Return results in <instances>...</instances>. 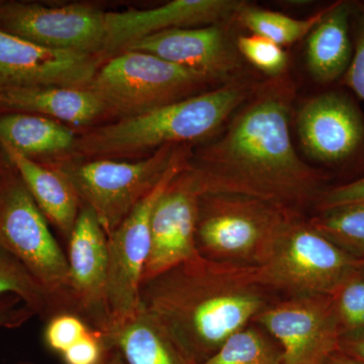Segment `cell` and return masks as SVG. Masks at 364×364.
<instances>
[{
    "label": "cell",
    "mask_w": 364,
    "mask_h": 364,
    "mask_svg": "<svg viewBox=\"0 0 364 364\" xmlns=\"http://www.w3.org/2000/svg\"><path fill=\"white\" fill-rule=\"evenodd\" d=\"M349 16L348 4H332L308 36L306 64L318 82L336 80L348 69L353 55L349 37Z\"/></svg>",
    "instance_id": "21"
},
{
    "label": "cell",
    "mask_w": 364,
    "mask_h": 364,
    "mask_svg": "<svg viewBox=\"0 0 364 364\" xmlns=\"http://www.w3.org/2000/svg\"><path fill=\"white\" fill-rule=\"evenodd\" d=\"M310 224L355 259L364 261V205H352L320 213Z\"/></svg>",
    "instance_id": "26"
},
{
    "label": "cell",
    "mask_w": 364,
    "mask_h": 364,
    "mask_svg": "<svg viewBox=\"0 0 364 364\" xmlns=\"http://www.w3.org/2000/svg\"><path fill=\"white\" fill-rule=\"evenodd\" d=\"M91 329L92 327L77 314L60 312L46 321L43 339L47 348L60 356L82 339Z\"/></svg>",
    "instance_id": "28"
},
{
    "label": "cell",
    "mask_w": 364,
    "mask_h": 364,
    "mask_svg": "<svg viewBox=\"0 0 364 364\" xmlns=\"http://www.w3.org/2000/svg\"><path fill=\"white\" fill-rule=\"evenodd\" d=\"M186 166V160L178 155L159 183L107 237V305L111 321L109 330L126 322L138 312L144 270L150 252L153 208L167 186Z\"/></svg>",
    "instance_id": "9"
},
{
    "label": "cell",
    "mask_w": 364,
    "mask_h": 364,
    "mask_svg": "<svg viewBox=\"0 0 364 364\" xmlns=\"http://www.w3.org/2000/svg\"><path fill=\"white\" fill-rule=\"evenodd\" d=\"M330 296L341 339L364 337V264L349 272Z\"/></svg>",
    "instance_id": "27"
},
{
    "label": "cell",
    "mask_w": 364,
    "mask_h": 364,
    "mask_svg": "<svg viewBox=\"0 0 364 364\" xmlns=\"http://www.w3.org/2000/svg\"><path fill=\"white\" fill-rule=\"evenodd\" d=\"M67 243L71 312L107 333L111 328L107 305L109 240L91 208L81 205Z\"/></svg>",
    "instance_id": "12"
},
{
    "label": "cell",
    "mask_w": 364,
    "mask_h": 364,
    "mask_svg": "<svg viewBox=\"0 0 364 364\" xmlns=\"http://www.w3.org/2000/svg\"><path fill=\"white\" fill-rule=\"evenodd\" d=\"M294 86L274 77L253 90L224 135L186 164L200 196H246L301 215L326 176L299 158L289 133Z\"/></svg>",
    "instance_id": "1"
},
{
    "label": "cell",
    "mask_w": 364,
    "mask_h": 364,
    "mask_svg": "<svg viewBox=\"0 0 364 364\" xmlns=\"http://www.w3.org/2000/svg\"><path fill=\"white\" fill-rule=\"evenodd\" d=\"M253 90L246 83L229 81L208 92L91 129L76 136L70 152L82 158L80 161L116 160L198 140L222 126Z\"/></svg>",
    "instance_id": "3"
},
{
    "label": "cell",
    "mask_w": 364,
    "mask_h": 364,
    "mask_svg": "<svg viewBox=\"0 0 364 364\" xmlns=\"http://www.w3.org/2000/svg\"><path fill=\"white\" fill-rule=\"evenodd\" d=\"M6 294L18 296L35 316L45 322L55 314L66 312L58 299L0 243V296Z\"/></svg>",
    "instance_id": "23"
},
{
    "label": "cell",
    "mask_w": 364,
    "mask_h": 364,
    "mask_svg": "<svg viewBox=\"0 0 364 364\" xmlns=\"http://www.w3.org/2000/svg\"><path fill=\"white\" fill-rule=\"evenodd\" d=\"M0 243L71 312L66 253L14 167L0 171Z\"/></svg>",
    "instance_id": "7"
},
{
    "label": "cell",
    "mask_w": 364,
    "mask_h": 364,
    "mask_svg": "<svg viewBox=\"0 0 364 364\" xmlns=\"http://www.w3.org/2000/svg\"><path fill=\"white\" fill-rule=\"evenodd\" d=\"M352 205H364V176L348 183L326 188L315 208L323 213Z\"/></svg>",
    "instance_id": "31"
},
{
    "label": "cell",
    "mask_w": 364,
    "mask_h": 364,
    "mask_svg": "<svg viewBox=\"0 0 364 364\" xmlns=\"http://www.w3.org/2000/svg\"><path fill=\"white\" fill-rule=\"evenodd\" d=\"M323 364H363L359 363L356 359L352 358L351 356L347 355L343 352L337 350L332 353Z\"/></svg>",
    "instance_id": "35"
},
{
    "label": "cell",
    "mask_w": 364,
    "mask_h": 364,
    "mask_svg": "<svg viewBox=\"0 0 364 364\" xmlns=\"http://www.w3.org/2000/svg\"><path fill=\"white\" fill-rule=\"evenodd\" d=\"M100 67L95 55L47 49L0 31V90L87 88Z\"/></svg>",
    "instance_id": "13"
},
{
    "label": "cell",
    "mask_w": 364,
    "mask_h": 364,
    "mask_svg": "<svg viewBox=\"0 0 364 364\" xmlns=\"http://www.w3.org/2000/svg\"><path fill=\"white\" fill-rule=\"evenodd\" d=\"M104 335L107 346L119 351L128 364H191L168 333L141 308Z\"/></svg>",
    "instance_id": "20"
},
{
    "label": "cell",
    "mask_w": 364,
    "mask_h": 364,
    "mask_svg": "<svg viewBox=\"0 0 364 364\" xmlns=\"http://www.w3.org/2000/svg\"><path fill=\"white\" fill-rule=\"evenodd\" d=\"M202 364H284L279 345L250 325L232 335Z\"/></svg>",
    "instance_id": "25"
},
{
    "label": "cell",
    "mask_w": 364,
    "mask_h": 364,
    "mask_svg": "<svg viewBox=\"0 0 364 364\" xmlns=\"http://www.w3.org/2000/svg\"><path fill=\"white\" fill-rule=\"evenodd\" d=\"M0 145L46 219L68 240L81 208L70 182L53 167L23 156L4 144Z\"/></svg>",
    "instance_id": "19"
},
{
    "label": "cell",
    "mask_w": 364,
    "mask_h": 364,
    "mask_svg": "<svg viewBox=\"0 0 364 364\" xmlns=\"http://www.w3.org/2000/svg\"><path fill=\"white\" fill-rule=\"evenodd\" d=\"M104 333L91 329L82 339L74 344L60 358L63 364H100L109 353Z\"/></svg>",
    "instance_id": "30"
},
{
    "label": "cell",
    "mask_w": 364,
    "mask_h": 364,
    "mask_svg": "<svg viewBox=\"0 0 364 364\" xmlns=\"http://www.w3.org/2000/svg\"><path fill=\"white\" fill-rule=\"evenodd\" d=\"M301 215L240 196L200 198L196 244L202 257L258 267L272 254L280 236Z\"/></svg>",
    "instance_id": "4"
},
{
    "label": "cell",
    "mask_w": 364,
    "mask_h": 364,
    "mask_svg": "<svg viewBox=\"0 0 364 364\" xmlns=\"http://www.w3.org/2000/svg\"><path fill=\"white\" fill-rule=\"evenodd\" d=\"M178 155L176 146H165L139 161L86 160L53 168L70 182L81 205L93 210L109 237L159 183Z\"/></svg>",
    "instance_id": "6"
},
{
    "label": "cell",
    "mask_w": 364,
    "mask_h": 364,
    "mask_svg": "<svg viewBox=\"0 0 364 364\" xmlns=\"http://www.w3.org/2000/svg\"><path fill=\"white\" fill-rule=\"evenodd\" d=\"M237 47L242 56L267 75L277 77L287 66V55L280 46L260 36H241Z\"/></svg>",
    "instance_id": "29"
},
{
    "label": "cell",
    "mask_w": 364,
    "mask_h": 364,
    "mask_svg": "<svg viewBox=\"0 0 364 364\" xmlns=\"http://www.w3.org/2000/svg\"><path fill=\"white\" fill-rule=\"evenodd\" d=\"M0 109L39 114L60 123L83 126L107 112V107L88 88L48 87L0 90Z\"/></svg>",
    "instance_id": "18"
},
{
    "label": "cell",
    "mask_w": 364,
    "mask_h": 364,
    "mask_svg": "<svg viewBox=\"0 0 364 364\" xmlns=\"http://www.w3.org/2000/svg\"><path fill=\"white\" fill-rule=\"evenodd\" d=\"M243 6L237 0H174L155 9L105 13L104 54L123 52L144 38L172 28L218 25Z\"/></svg>",
    "instance_id": "15"
},
{
    "label": "cell",
    "mask_w": 364,
    "mask_h": 364,
    "mask_svg": "<svg viewBox=\"0 0 364 364\" xmlns=\"http://www.w3.org/2000/svg\"><path fill=\"white\" fill-rule=\"evenodd\" d=\"M364 264L301 218L289 223L267 260L255 267L268 291L289 296L332 294L354 268Z\"/></svg>",
    "instance_id": "8"
},
{
    "label": "cell",
    "mask_w": 364,
    "mask_h": 364,
    "mask_svg": "<svg viewBox=\"0 0 364 364\" xmlns=\"http://www.w3.org/2000/svg\"><path fill=\"white\" fill-rule=\"evenodd\" d=\"M124 51L148 53L176 65L203 72L220 81H229L228 77L240 68L238 57L219 23L154 33L129 46Z\"/></svg>",
    "instance_id": "17"
},
{
    "label": "cell",
    "mask_w": 364,
    "mask_h": 364,
    "mask_svg": "<svg viewBox=\"0 0 364 364\" xmlns=\"http://www.w3.org/2000/svg\"><path fill=\"white\" fill-rule=\"evenodd\" d=\"M75 139L71 129L49 117L23 112L0 114V143L35 161L71 151Z\"/></svg>",
    "instance_id": "22"
},
{
    "label": "cell",
    "mask_w": 364,
    "mask_h": 364,
    "mask_svg": "<svg viewBox=\"0 0 364 364\" xmlns=\"http://www.w3.org/2000/svg\"><path fill=\"white\" fill-rule=\"evenodd\" d=\"M298 134L309 156L317 161H343L358 151L364 138L360 114L350 100L338 92L312 98L299 112Z\"/></svg>",
    "instance_id": "16"
},
{
    "label": "cell",
    "mask_w": 364,
    "mask_h": 364,
    "mask_svg": "<svg viewBox=\"0 0 364 364\" xmlns=\"http://www.w3.org/2000/svg\"><path fill=\"white\" fill-rule=\"evenodd\" d=\"M255 267L196 256L143 282L140 305L191 364H202L270 303Z\"/></svg>",
    "instance_id": "2"
},
{
    "label": "cell",
    "mask_w": 364,
    "mask_h": 364,
    "mask_svg": "<svg viewBox=\"0 0 364 364\" xmlns=\"http://www.w3.org/2000/svg\"><path fill=\"white\" fill-rule=\"evenodd\" d=\"M100 364H128L124 360L123 355L116 349H109V353L107 354L104 360Z\"/></svg>",
    "instance_id": "36"
},
{
    "label": "cell",
    "mask_w": 364,
    "mask_h": 364,
    "mask_svg": "<svg viewBox=\"0 0 364 364\" xmlns=\"http://www.w3.org/2000/svg\"><path fill=\"white\" fill-rule=\"evenodd\" d=\"M345 82L364 102V9L359 18L355 50L345 74Z\"/></svg>",
    "instance_id": "32"
},
{
    "label": "cell",
    "mask_w": 364,
    "mask_h": 364,
    "mask_svg": "<svg viewBox=\"0 0 364 364\" xmlns=\"http://www.w3.org/2000/svg\"><path fill=\"white\" fill-rule=\"evenodd\" d=\"M217 81L148 53L124 51L100 67L87 88L107 112L130 117L193 97L191 93Z\"/></svg>",
    "instance_id": "5"
},
{
    "label": "cell",
    "mask_w": 364,
    "mask_h": 364,
    "mask_svg": "<svg viewBox=\"0 0 364 364\" xmlns=\"http://www.w3.org/2000/svg\"><path fill=\"white\" fill-rule=\"evenodd\" d=\"M254 323L279 345L284 364H323L339 350L341 336L330 294L289 296L268 306Z\"/></svg>",
    "instance_id": "10"
},
{
    "label": "cell",
    "mask_w": 364,
    "mask_h": 364,
    "mask_svg": "<svg viewBox=\"0 0 364 364\" xmlns=\"http://www.w3.org/2000/svg\"><path fill=\"white\" fill-rule=\"evenodd\" d=\"M200 198L184 168L158 198L151 215L150 252L142 284L200 255L196 244Z\"/></svg>",
    "instance_id": "14"
},
{
    "label": "cell",
    "mask_w": 364,
    "mask_h": 364,
    "mask_svg": "<svg viewBox=\"0 0 364 364\" xmlns=\"http://www.w3.org/2000/svg\"><path fill=\"white\" fill-rule=\"evenodd\" d=\"M339 350L364 364V337L340 340Z\"/></svg>",
    "instance_id": "34"
},
{
    "label": "cell",
    "mask_w": 364,
    "mask_h": 364,
    "mask_svg": "<svg viewBox=\"0 0 364 364\" xmlns=\"http://www.w3.org/2000/svg\"><path fill=\"white\" fill-rule=\"evenodd\" d=\"M33 317L35 314L18 296L14 294L0 296V329H16Z\"/></svg>",
    "instance_id": "33"
},
{
    "label": "cell",
    "mask_w": 364,
    "mask_h": 364,
    "mask_svg": "<svg viewBox=\"0 0 364 364\" xmlns=\"http://www.w3.org/2000/svg\"><path fill=\"white\" fill-rule=\"evenodd\" d=\"M2 4H4V2L0 1V7H1Z\"/></svg>",
    "instance_id": "37"
},
{
    "label": "cell",
    "mask_w": 364,
    "mask_h": 364,
    "mask_svg": "<svg viewBox=\"0 0 364 364\" xmlns=\"http://www.w3.org/2000/svg\"><path fill=\"white\" fill-rule=\"evenodd\" d=\"M0 31L47 49L98 56L105 50V13L82 4L4 2Z\"/></svg>",
    "instance_id": "11"
},
{
    "label": "cell",
    "mask_w": 364,
    "mask_h": 364,
    "mask_svg": "<svg viewBox=\"0 0 364 364\" xmlns=\"http://www.w3.org/2000/svg\"><path fill=\"white\" fill-rule=\"evenodd\" d=\"M327 9L308 18L298 20L286 14L244 4L239 9L238 18L253 35L260 36L280 46L291 45L310 35L322 20Z\"/></svg>",
    "instance_id": "24"
}]
</instances>
